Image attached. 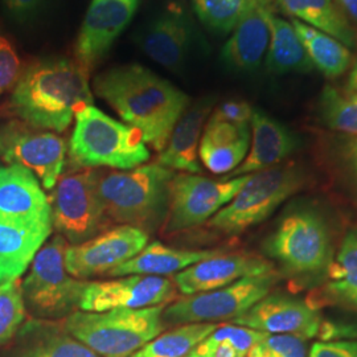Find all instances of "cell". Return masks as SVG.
<instances>
[{"instance_id": "obj_1", "label": "cell", "mask_w": 357, "mask_h": 357, "mask_svg": "<svg viewBox=\"0 0 357 357\" xmlns=\"http://www.w3.org/2000/svg\"><path fill=\"white\" fill-rule=\"evenodd\" d=\"M93 88L158 153L190 106L184 91L141 65L110 68L94 78Z\"/></svg>"}, {"instance_id": "obj_2", "label": "cell", "mask_w": 357, "mask_h": 357, "mask_svg": "<svg viewBox=\"0 0 357 357\" xmlns=\"http://www.w3.org/2000/svg\"><path fill=\"white\" fill-rule=\"evenodd\" d=\"M89 72L76 60H38L20 73L11 94V109L33 128L64 132L84 107L93 105Z\"/></svg>"}, {"instance_id": "obj_3", "label": "cell", "mask_w": 357, "mask_h": 357, "mask_svg": "<svg viewBox=\"0 0 357 357\" xmlns=\"http://www.w3.org/2000/svg\"><path fill=\"white\" fill-rule=\"evenodd\" d=\"M175 171L150 163L128 169L96 168L94 184L106 216L151 234L166 222Z\"/></svg>"}, {"instance_id": "obj_4", "label": "cell", "mask_w": 357, "mask_h": 357, "mask_svg": "<svg viewBox=\"0 0 357 357\" xmlns=\"http://www.w3.org/2000/svg\"><path fill=\"white\" fill-rule=\"evenodd\" d=\"M264 252L287 277L302 283H318L327 278L333 262L331 231L315 209L294 208L268 234Z\"/></svg>"}, {"instance_id": "obj_5", "label": "cell", "mask_w": 357, "mask_h": 357, "mask_svg": "<svg viewBox=\"0 0 357 357\" xmlns=\"http://www.w3.org/2000/svg\"><path fill=\"white\" fill-rule=\"evenodd\" d=\"M151 153L141 132L89 105L75 116L69 142L70 165L128 171L146 165Z\"/></svg>"}, {"instance_id": "obj_6", "label": "cell", "mask_w": 357, "mask_h": 357, "mask_svg": "<svg viewBox=\"0 0 357 357\" xmlns=\"http://www.w3.org/2000/svg\"><path fill=\"white\" fill-rule=\"evenodd\" d=\"M166 305L115 308L102 312L76 311L63 321L66 331L101 357H130L166 328Z\"/></svg>"}, {"instance_id": "obj_7", "label": "cell", "mask_w": 357, "mask_h": 357, "mask_svg": "<svg viewBox=\"0 0 357 357\" xmlns=\"http://www.w3.org/2000/svg\"><path fill=\"white\" fill-rule=\"evenodd\" d=\"M306 180L305 168L296 163L249 174L241 190L209 220V225L225 236H238L271 216L305 187Z\"/></svg>"}, {"instance_id": "obj_8", "label": "cell", "mask_w": 357, "mask_h": 357, "mask_svg": "<svg viewBox=\"0 0 357 357\" xmlns=\"http://www.w3.org/2000/svg\"><path fill=\"white\" fill-rule=\"evenodd\" d=\"M68 245L64 237L54 234L38 250L20 283L26 312L36 319H66L79 310L86 281L78 280L66 270Z\"/></svg>"}, {"instance_id": "obj_9", "label": "cell", "mask_w": 357, "mask_h": 357, "mask_svg": "<svg viewBox=\"0 0 357 357\" xmlns=\"http://www.w3.org/2000/svg\"><path fill=\"white\" fill-rule=\"evenodd\" d=\"M96 168H81L61 175L50 196L52 225L69 245H79L112 228L97 196Z\"/></svg>"}, {"instance_id": "obj_10", "label": "cell", "mask_w": 357, "mask_h": 357, "mask_svg": "<svg viewBox=\"0 0 357 357\" xmlns=\"http://www.w3.org/2000/svg\"><path fill=\"white\" fill-rule=\"evenodd\" d=\"M277 281L278 275L271 271L262 275L245 277L212 291L187 295L165 307V326L233 321L265 298Z\"/></svg>"}, {"instance_id": "obj_11", "label": "cell", "mask_w": 357, "mask_h": 357, "mask_svg": "<svg viewBox=\"0 0 357 357\" xmlns=\"http://www.w3.org/2000/svg\"><path fill=\"white\" fill-rule=\"evenodd\" d=\"M0 159L29 169L45 191H52L64 171L66 143L53 131L10 121L0 126Z\"/></svg>"}, {"instance_id": "obj_12", "label": "cell", "mask_w": 357, "mask_h": 357, "mask_svg": "<svg viewBox=\"0 0 357 357\" xmlns=\"http://www.w3.org/2000/svg\"><path fill=\"white\" fill-rule=\"evenodd\" d=\"M248 175L212 180L196 174H178L169 185L166 233L190 229L211 220L241 190Z\"/></svg>"}, {"instance_id": "obj_13", "label": "cell", "mask_w": 357, "mask_h": 357, "mask_svg": "<svg viewBox=\"0 0 357 357\" xmlns=\"http://www.w3.org/2000/svg\"><path fill=\"white\" fill-rule=\"evenodd\" d=\"M149 234L143 230L118 225L79 245H68L66 270L78 280L107 275L147 246Z\"/></svg>"}, {"instance_id": "obj_14", "label": "cell", "mask_w": 357, "mask_h": 357, "mask_svg": "<svg viewBox=\"0 0 357 357\" xmlns=\"http://www.w3.org/2000/svg\"><path fill=\"white\" fill-rule=\"evenodd\" d=\"M175 295V283L156 275H125L110 281L86 282L79 311L102 312L115 308L162 306Z\"/></svg>"}, {"instance_id": "obj_15", "label": "cell", "mask_w": 357, "mask_h": 357, "mask_svg": "<svg viewBox=\"0 0 357 357\" xmlns=\"http://www.w3.org/2000/svg\"><path fill=\"white\" fill-rule=\"evenodd\" d=\"M141 0H91L75 44V60L88 72L128 28Z\"/></svg>"}, {"instance_id": "obj_16", "label": "cell", "mask_w": 357, "mask_h": 357, "mask_svg": "<svg viewBox=\"0 0 357 357\" xmlns=\"http://www.w3.org/2000/svg\"><path fill=\"white\" fill-rule=\"evenodd\" d=\"M233 324L268 335H291L305 340L319 336L323 319L319 308L283 294H268Z\"/></svg>"}, {"instance_id": "obj_17", "label": "cell", "mask_w": 357, "mask_h": 357, "mask_svg": "<svg viewBox=\"0 0 357 357\" xmlns=\"http://www.w3.org/2000/svg\"><path fill=\"white\" fill-rule=\"evenodd\" d=\"M52 231L51 211L36 217L0 215V283L20 280Z\"/></svg>"}, {"instance_id": "obj_18", "label": "cell", "mask_w": 357, "mask_h": 357, "mask_svg": "<svg viewBox=\"0 0 357 357\" xmlns=\"http://www.w3.org/2000/svg\"><path fill=\"white\" fill-rule=\"evenodd\" d=\"M195 43V26L184 10L172 6L155 16L138 36L144 54L168 70L178 72Z\"/></svg>"}, {"instance_id": "obj_19", "label": "cell", "mask_w": 357, "mask_h": 357, "mask_svg": "<svg viewBox=\"0 0 357 357\" xmlns=\"http://www.w3.org/2000/svg\"><path fill=\"white\" fill-rule=\"evenodd\" d=\"M274 271L264 258L246 255H220L218 253L175 274L174 283L183 295L212 291L245 277L262 275Z\"/></svg>"}, {"instance_id": "obj_20", "label": "cell", "mask_w": 357, "mask_h": 357, "mask_svg": "<svg viewBox=\"0 0 357 357\" xmlns=\"http://www.w3.org/2000/svg\"><path fill=\"white\" fill-rule=\"evenodd\" d=\"M252 146L243 163L222 178H233L278 166L301 146L299 137L278 119L255 109L252 121Z\"/></svg>"}, {"instance_id": "obj_21", "label": "cell", "mask_w": 357, "mask_h": 357, "mask_svg": "<svg viewBox=\"0 0 357 357\" xmlns=\"http://www.w3.org/2000/svg\"><path fill=\"white\" fill-rule=\"evenodd\" d=\"M0 357H101L57 320H26Z\"/></svg>"}, {"instance_id": "obj_22", "label": "cell", "mask_w": 357, "mask_h": 357, "mask_svg": "<svg viewBox=\"0 0 357 357\" xmlns=\"http://www.w3.org/2000/svg\"><path fill=\"white\" fill-rule=\"evenodd\" d=\"M215 103V97H204L188 106L172 130L166 147L159 153L156 163L172 171H183L196 175L202 172V166L199 163V146L205 122L212 113Z\"/></svg>"}, {"instance_id": "obj_23", "label": "cell", "mask_w": 357, "mask_h": 357, "mask_svg": "<svg viewBox=\"0 0 357 357\" xmlns=\"http://www.w3.org/2000/svg\"><path fill=\"white\" fill-rule=\"evenodd\" d=\"M271 10V4L255 7L231 31V36L221 50V61L228 69L255 72L261 66L270 44L268 16Z\"/></svg>"}, {"instance_id": "obj_24", "label": "cell", "mask_w": 357, "mask_h": 357, "mask_svg": "<svg viewBox=\"0 0 357 357\" xmlns=\"http://www.w3.org/2000/svg\"><path fill=\"white\" fill-rule=\"evenodd\" d=\"M51 211L36 175L17 165L0 166V215L36 217Z\"/></svg>"}, {"instance_id": "obj_25", "label": "cell", "mask_w": 357, "mask_h": 357, "mask_svg": "<svg viewBox=\"0 0 357 357\" xmlns=\"http://www.w3.org/2000/svg\"><path fill=\"white\" fill-rule=\"evenodd\" d=\"M273 6L290 19L321 31L357 51V32L335 0H273Z\"/></svg>"}, {"instance_id": "obj_26", "label": "cell", "mask_w": 357, "mask_h": 357, "mask_svg": "<svg viewBox=\"0 0 357 357\" xmlns=\"http://www.w3.org/2000/svg\"><path fill=\"white\" fill-rule=\"evenodd\" d=\"M215 250H187L174 249L159 241L147 243L141 253L128 262L112 270L107 277L125 275H156L165 277L178 274L192 265L217 255Z\"/></svg>"}, {"instance_id": "obj_27", "label": "cell", "mask_w": 357, "mask_h": 357, "mask_svg": "<svg viewBox=\"0 0 357 357\" xmlns=\"http://www.w3.org/2000/svg\"><path fill=\"white\" fill-rule=\"evenodd\" d=\"M268 17L270 44L265 65L268 73L283 76L289 73H310L314 70V65L291 22L278 16L273 10L268 13Z\"/></svg>"}, {"instance_id": "obj_28", "label": "cell", "mask_w": 357, "mask_h": 357, "mask_svg": "<svg viewBox=\"0 0 357 357\" xmlns=\"http://www.w3.org/2000/svg\"><path fill=\"white\" fill-rule=\"evenodd\" d=\"M296 35L301 38L307 54L320 73L335 79L343 76L352 66L355 54L339 40L305 23L290 19Z\"/></svg>"}, {"instance_id": "obj_29", "label": "cell", "mask_w": 357, "mask_h": 357, "mask_svg": "<svg viewBox=\"0 0 357 357\" xmlns=\"http://www.w3.org/2000/svg\"><path fill=\"white\" fill-rule=\"evenodd\" d=\"M326 280L332 301L357 311V229L347 233Z\"/></svg>"}, {"instance_id": "obj_30", "label": "cell", "mask_w": 357, "mask_h": 357, "mask_svg": "<svg viewBox=\"0 0 357 357\" xmlns=\"http://www.w3.org/2000/svg\"><path fill=\"white\" fill-rule=\"evenodd\" d=\"M218 327L217 323H191L162 332L130 357H187Z\"/></svg>"}, {"instance_id": "obj_31", "label": "cell", "mask_w": 357, "mask_h": 357, "mask_svg": "<svg viewBox=\"0 0 357 357\" xmlns=\"http://www.w3.org/2000/svg\"><path fill=\"white\" fill-rule=\"evenodd\" d=\"M266 335L236 324L218 326L187 357H246Z\"/></svg>"}, {"instance_id": "obj_32", "label": "cell", "mask_w": 357, "mask_h": 357, "mask_svg": "<svg viewBox=\"0 0 357 357\" xmlns=\"http://www.w3.org/2000/svg\"><path fill=\"white\" fill-rule=\"evenodd\" d=\"M200 22L211 31L230 33L243 17L258 6L271 4L273 0H191Z\"/></svg>"}, {"instance_id": "obj_33", "label": "cell", "mask_w": 357, "mask_h": 357, "mask_svg": "<svg viewBox=\"0 0 357 357\" xmlns=\"http://www.w3.org/2000/svg\"><path fill=\"white\" fill-rule=\"evenodd\" d=\"M318 114L327 128L345 135L357 137V109L344 91L326 85L318 98Z\"/></svg>"}, {"instance_id": "obj_34", "label": "cell", "mask_w": 357, "mask_h": 357, "mask_svg": "<svg viewBox=\"0 0 357 357\" xmlns=\"http://www.w3.org/2000/svg\"><path fill=\"white\" fill-rule=\"evenodd\" d=\"M26 310L20 283H0V348L8 344L26 321Z\"/></svg>"}, {"instance_id": "obj_35", "label": "cell", "mask_w": 357, "mask_h": 357, "mask_svg": "<svg viewBox=\"0 0 357 357\" xmlns=\"http://www.w3.org/2000/svg\"><path fill=\"white\" fill-rule=\"evenodd\" d=\"M252 138V137H250ZM250 138H245L241 141L222 144V146H199V158L211 172L221 175H228L233 169H236L246 158Z\"/></svg>"}, {"instance_id": "obj_36", "label": "cell", "mask_w": 357, "mask_h": 357, "mask_svg": "<svg viewBox=\"0 0 357 357\" xmlns=\"http://www.w3.org/2000/svg\"><path fill=\"white\" fill-rule=\"evenodd\" d=\"M307 340L291 335H266L246 357H307Z\"/></svg>"}, {"instance_id": "obj_37", "label": "cell", "mask_w": 357, "mask_h": 357, "mask_svg": "<svg viewBox=\"0 0 357 357\" xmlns=\"http://www.w3.org/2000/svg\"><path fill=\"white\" fill-rule=\"evenodd\" d=\"M324 150L328 151L332 160L349 175L357 187V137L345 134L332 137L327 144L324 143Z\"/></svg>"}, {"instance_id": "obj_38", "label": "cell", "mask_w": 357, "mask_h": 357, "mask_svg": "<svg viewBox=\"0 0 357 357\" xmlns=\"http://www.w3.org/2000/svg\"><path fill=\"white\" fill-rule=\"evenodd\" d=\"M22 63L11 41L0 35V96L13 86L20 77Z\"/></svg>"}, {"instance_id": "obj_39", "label": "cell", "mask_w": 357, "mask_h": 357, "mask_svg": "<svg viewBox=\"0 0 357 357\" xmlns=\"http://www.w3.org/2000/svg\"><path fill=\"white\" fill-rule=\"evenodd\" d=\"M253 112L255 107L250 103L241 100H230L216 106L209 116L236 125H250Z\"/></svg>"}, {"instance_id": "obj_40", "label": "cell", "mask_w": 357, "mask_h": 357, "mask_svg": "<svg viewBox=\"0 0 357 357\" xmlns=\"http://www.w3.org/2000/svg\"><path fill=\"white\" fill-rule=\"evenodd\" d=\"M307 357H357V340L318 342L310 348Z\"/></svg>"}, {"instance_id": "obj_41", "label": "cell", "mask_w": 357, "mask_h": 357, "mask_svg": "<svg viewBox=\"0 0 357 357\" xmlns=\"http://www.w3.org/2000/svg\"><path fill=\"white\" fill-rule=\"evenodd\" d=\"M7 13L17 23H26L38 16L45 0H3Z\"/></svg>"}, {"instance_id": "obj_42", "label": "cell", "mask_w": 357, "mask_h": 357, "mask_svg": "<svg viewBox=\"0 0 357 357\" xmlns=\"http://www.w3.org/2000/svg\"><path fill=\"white\" fill-rule=\"evenodd\" d=\"M357 32V0H335Z\"/></svg>"}, {"instance_id": "obj_43", "label": "cell", "mask_w": 357, "mask_h": 357, "mask_svg": "<svg viewBox=\"0 0 357 357\" xmlns=\"http://www.w3.org/2000/svg\"><path fill=\"white\" fill-rule=\"evenodd\" d=\"M348 72H349V75H348V79H347V90L357 91V56H355L352 66L349 68Z\"/></svg>"}, {"instance_id": "obj_44", "label": "cell", "mask_w": 357, "mask_h": 357, "mask_svg": "<svg viewBox=\"0 0 357 357\" xmlns=\"http://www.w3.org/2000/svg\"><path fill=\"white\" fill-rule=\"evenodd\" d=\"M345 96L348 97V100L357 109V91H352V90H344Z\"/></svg>"}]
</instances>
